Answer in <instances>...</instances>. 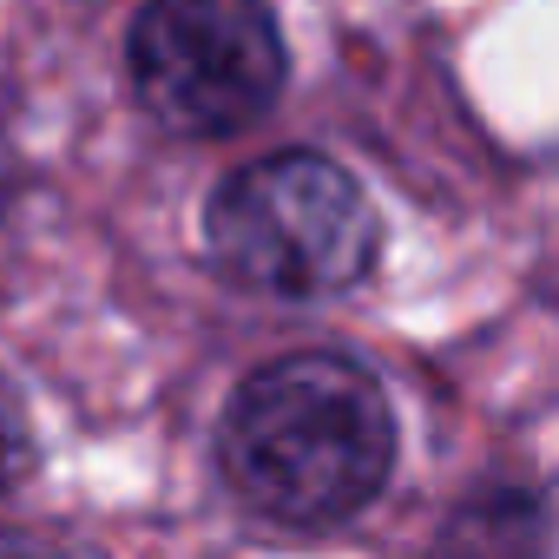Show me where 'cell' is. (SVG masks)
Masks as SVG:
<instances>
[{
    "label": "cell",
    "mask_w": 559,
    "mask_h": 559,
    "mask_svg": "<svg viewBox=\"0 0 559 559\" xmlns=\"http://www.w3.org/2000/svg\"><path fill=\"white\" fill-rule=\"evenodd\" d=\"M217 461L243 507L284 526H336L362 513L395 467V415L382 382L330 349L263 362L217 421Z\"/></svg>",
    "instance_id": "obj_1"
},
{
    "label": "cell",
    "mask_w": 559,
    "mask_h": 559,
    "mask_svg": "<svg viewBox=\"0 0 559 559\" xmlns=\"http://www.w3.org/2000/svg\"><path fill=\"white\" fill-rule=\"evenodd\" d=\"M204 243L230 284L310 304L369 276L382 250V217L336 158L270 152L211 191Z\"/></svg>",
    "instance_id": "obj_2"
},
{
    "label": "cell",
    "mask_w": 559,
    "mask_h": 559,
    "mask_svg": "<svg viewBox=\"0 0 559 559\" xmlns=\"http://www.w3.org/2000/svg\"><path fill=\"white\" fill-rule=\"evenodd\" d=\"M145 112L185 139H230L284 93V34L263 0H145L126 40Z\"/></svg>",
    "instance_id": "obj_3"
},
{
    "label": "cell",
    "mask_w": 559,
    "mask_h": 559,
    "mask_svg": "<svg viewBox=\"0 0 559 559\" xmlns=\"http://www.w3.org/2000/svg\"><path fill=\"white\" fill-rule=\"evenodd\" d=\"M441 559H552L546 507L520 487H487L454 507L441 533Z\"/></svg>",
    "instance_id": "obj_4"
},
{
    "label": "cell",
    "mask_w": 559,
    "mask_h": 559,
    "mask_svg": "<svg viewBox=\"0 0 559 559\" xmlns=\"http://www.w3.org/2000/svg\"><path fill=\"white\" fill-rule=\"evenodd\" d=\"M27 467H34V428H27L21 389H14L8 376H0V493H8Z\"/></svg>",
    "instance_id": "obj_5"
},
{
    "label": "cell",
    "mask_w": 559,
    "mask_h": 559,
    "mask_svg": "<svg viewBox=\"0 0 559 559\" xmlns=\"http://www.w3.org/2000/svg\"><path fill=\"white\" fill-rule=\"evenodd\" d=\"M0 559H60L47 539H34V533H21V526H0Z\"/></svg>",
    "instance_id": "obj_6"
}]
</instances>
